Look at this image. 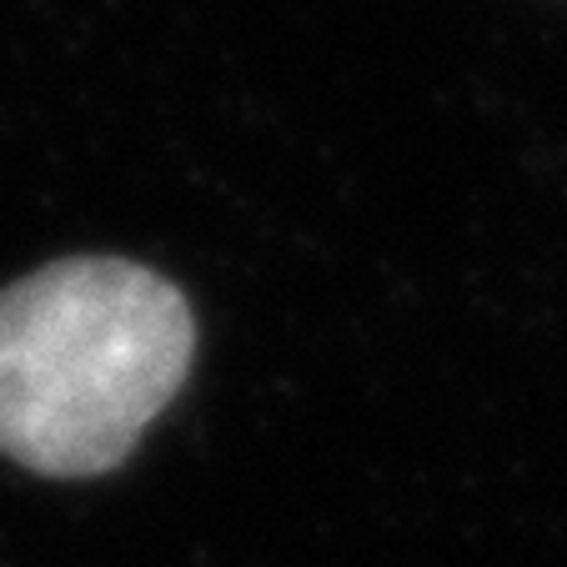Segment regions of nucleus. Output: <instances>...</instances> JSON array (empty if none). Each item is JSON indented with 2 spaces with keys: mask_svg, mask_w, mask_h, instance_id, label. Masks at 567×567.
<instances>
[{
  "mask_svg": "<svg viewBox=\"0 0 567 567\" xmlns=\"http://www.w3.org/2000/svg\"><path fill=\"white\" fill-rule=\"evenodd\" d=\"M196 357L176 281L126 257H61L0 291V452L101 477L172 408Z\"/></svg>",
  "mask_w": 567,
  "mask_h": 567,
  "instance_id": "1",
  "label": "nucleus"
}]
</instances>
